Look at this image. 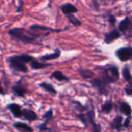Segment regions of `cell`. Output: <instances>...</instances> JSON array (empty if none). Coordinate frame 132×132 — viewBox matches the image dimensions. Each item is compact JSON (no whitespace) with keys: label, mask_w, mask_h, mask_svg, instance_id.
Segmentation results:
<instances>
[{"label":"cell","mask_w":132,"mask_h":132,"mask_svg":"<svg viewBox=\"0 0 132 132\" xmlns=\"http://www.w3.org/2000/svg\"><path fill=\"white\" fill-rule=\"evenodd\" d=\"M29 29L38 32H60L63 31L61 29H53L51 27H47L43 25L39 24H32L29 26Z\"/></svg>","instance_id":"obj_7"},{"label":"cell","mask_w":132,"mask_h":132,"mask_svg":"<svg viewBox=\"0 0 132 132\" xmlns=\"http://www.w3.org/2000/svg\"><path fill=\"white\" fill-rule=\"evenodd\" d=\"M118 29L124 34H132V19L127 16L125 19L121 21L118 25Z\"/></svg>","instance_id":"obj_6"},{"label":"cell","mask_w":132,"mask_h":132,"mask_svg":"<svg viewBox=\"0 0 132 132\" xmlns=\"http://www.w3.org/2000/svg\"><path fill=\"white\" fill-rule=\"evenodd\" d=\"M113 108H114L113 103L111 101H107L101 106V111H102V113H104L105 114H108L112 111Z\"/></svg>","instance_id":"obj_22"},{"label":"cell","mask_w":132,"mask_h":132,"mask_svg":"<svg viewBox=\"0 0 132 132\" xmlns=\"http://www.w3.org/2000/svg\"><path fill=\"white\" fill-rule=\"evenodd\" d=\"M92 86L96 88L99 93L100 95H108V87L109 85H108L105 81L102 78H94L91 80Z\"/></svg>","instance_id":"obj_5"},{"label":"cell","mask_w":132,"mask_h":132,"mask_svg":"<svg viewBox=\"0 0 132 132\" xmlns=\"http://www.w3.org/2000/svg\"><path fill=\"white\" fill-rule=\"evenodd\" d=\"M30 67L32 69V70H40V69H44L46 67H50L52 66L51 63H40L39 62L38 60H32L30 63Z\"/></svg>","instance_id":"obj_19"},{"label":"cell","mask_w":132,"mask_h":132,"mask_svg":"<svg viewBox=\"0 0 132 132\" xmlns=\"http://www.w3.org/2000/svg\"><path fill=\"white\" fill-rule=\"evenodd\" d=\"M79 73L80 75L84 78V79H90L92 78L94 75V72L89 69H84V68H80L79 69Z\"/></svg>","instance_id":"obj_21"},{"label":"cell","mask_w":132,"mask_h":132,"mask_svg":"<svg viewBox=\"0 0 132 132\" xmlns=\"http://www.w3.org/2000/svg\"><path fill=\"white\" fill-rule=\"evenodd\" d=\"M13 127L15 129L22 132H33V129L29 125H28L27 124H25L23 122H19V121L15 122L13 124Z\"/></svg>","instance_id":"obj_14"},{"label":"cell","mask_w":132,"mask_h":132,"mask_svg":"<svg viewBox=\"0 0 132 132\" xmlns=\"http://www.w3.org/2000/svg\"><path fill=\"white\" fill-rule=\"evenodd\" d=\"M121 36V33L119 29H113L111 31L104 33V43L107 44H111L114 40L119 39Z\"/></svg>","instance_id":"obj_8"},{"label":"cell","mask_w":132,"mask_h":132,"mask_svg":"<svg viewBox=\"0 0 132 132\" xmlns=\"http://www.w3.org/2000/svg\"><path fill=\"white\" fill-rule=\"evenodd\" d=\"M53 113L52 109H50L43 115V118L45 120L44 123H46V124H48L53 119Z\"/></svg>","instance_id":"obj_24"},{"label":"cell","mask_w":132,"mask_h":132,"mask_svg":"<svg viewBox=\"0 0 132 132\" xmlns=\"http://www.w3.org/2000/svg\"><path fill=\"white\" fill-rule=\"evenodd\" d=\"M108 20L109 22V23L111 25V26H114L115 23H116V17L113 15V14H111V13H108Z\"/></svg>","instance_id":"obj_25"},{"label":"cell","mask_w":132,"mask_h":132,"mask_svg":"<svg viewBox=\"0 0 132 132\" xmlns=\"http://www.w3.org/2000/svg\"><path fill=\"white\" fill-rule=\"evenodd\" d=\"M123 117L121 115H117L113 121L111 123V129L117 130L118 131H121L122 130L123 127Z\"/></svg>","instance_id":"obj_12"},{"label":"cell","mask_w":132,"mask_h":132,"mask_svg":"<svg viewBox=\"0 0 132 132\" xmlns=\"http://www.w3.org/2000/svg\"><path fill=\"white\" fill-rule=\"evenodd\" d=\"M92 2H93V7L95 9H98V8H99V3L97 2V0H92Z\"/></svg>","instance_id":"obj_30"},{"label":"cell","mask_w":132,"mask_h":132,"mask_svg":"<svg viewBox=\"0 0 132 132\" xmlns=\"http://www.w3.org/2000/svg\"><path fill=\"white\" fill-rule=\"evenodd\" d=\"M39 86L42 89H43L44 90H46V92H48L53 95H56L57 94V91L56 90V89L51 84H49L47 82H41L39 84Z\"/></svg>","instance_id":"obj_17"},{"label":"cell","mask_w":132,"mask_h":132,"mask_svg":"<svg viewBox=\"0 0 132 132\" xmlns=\"http://www.w3.org/2000/svg\"><path fill=\"white\" fill-rule=\"evenodd\" d=\"M130 85H131V84H130ZM131 86H132V84H131Z\"/></svg>","instance_id":"obj_31"},{"label":"cell","mask_w":132,"mask_h":132,"mask_svg":"<svg viewBox=\"0 0 132 132\" xmlns=\"http://www.w3.org/2000/svg\"><path fill=\"white\" fill-rule=\"evenodd\" d=\"M125 94L128 95V96H131L132 95V86L128 84L125 87Z\"/></svg>","instance_id":"obj_26"},{"label":"cell","mask_w":132,"mask_h":132,"mask_svg":"<svg viewBox=\"0 0 132 132\" xmlns=\"http://www.w3.org/2000/svg\"><path fill=\"white\" fill-rule=\"evenodd\" d=\"M61 55V51L59 49H56L55 52L53 53H50V54H46L43 55L42 56H40V60L43 61H48V60H56L58 59Z\"/></svg>","instance_id":"obj_15"},{"label":"cell","mask_w":132,"mask_h":132,"mask_svg":"<svg viewBox=\"0 0 132 132\" xmlns=\"http://www.w3.org/2000/svg\"><path fill=\"white\" fill-rule=\"evenodd\" d=\"M37 128H38V129L40 131H46V130H50L49 129V128L47 127V124H46V123H43V124H41V125H39L38 126H37Z\"/></svg>","instance_id":"obj_27"},{"label":"cell","mask_w":132,"mask_h":132,"mask_svg":"<svg viewBox=\"0 0 132 132\" xmlns=\"http://www.w3.org/2000/svg\"><path fill=\"white\" fill-rule=\"evenodd\" d=\"M119 70L118 67L115 65H111L102 71V79L108 85L112 83H115L119 80Z\"/></svg>","instance_id":"obj_3"},{"label":"cell","mask_w":132,"mask_h":132,"mask_svg":"<svg viewBox=\"0 0 132 132\" xmlns=\"http://www.w3.org/2000/svg\"><path fill=\"white\" fill-rule=\"evenodd\" d=\"M22 117L25 120L30 121V122L36 121L38 118L37 114L33 111L30 109H27V108H25L22 110Z\"/></svg>","instance_id":"obj_13"},{"label":"cell","mask_w":132,"mask_h":132,"mask_svg":"<svg viewBox=\"0 0 132 132\" xmlns=\"http://www.w3.org/2000/svg\"><path fill=\"white\" fill-rule=\"evenodd\" d=\"M67 18L68 19L69 22H70L72 25H73V26H80L81 24H82V22H81L74 15V14L67 15Z\"/></svg>","instance_id":"obj_23"},{"label":"cell","mask_w":132,"mask_h":132,"mask_svg":"<svg viewBox=\"0 0 132 132\" xmlns=\"http://www.w3.org/2000/svg\"><path fill=\"white\" fill-rule=\"evenodd\" d=\"M120 111L121 112L127 116H131L132 114V108L131 105L126 101H123L120 104Z\"/></svg>","instance_id":"obj_18"},{"label":"cell","mask_w":132,"mask_h":132,"mask_svg":"<svg viewBox=\"0 0 132 132\" xmlns=\"http://www.w3.org/2000/svg\"><path fill=\"white\" fill-rule=\"evenodd\" d=\"M60 9H61L62 12L63 14H65L66 15H70V14H74V13H76V12H78L77 8L73 4L70 3V2L64 3V4L61 5Z\"/></svg>","instance_id":"obj_11"},{"label":"cell","mask_w":132,"mask_h":132,"mask_svg":"<svg viewBox=\"0 0 132 132\" xmlns=\"http://www.w3.org/2000/svg\"><path fill=\"white\" fill-rule=\"evenodd\" d=\"M50 78H53L56 79V80L62 82V81H70V78L68 77H67L66 75H64L61 71L60 70H56L54 72L52 73V74L50 75Z\"/></svg>","instance_id":"obj_16"},{"label":"cell","mask_w":132,"mask_h":132,"mask_svg":"<svg viewBox=\"0 0 132 132\" xmlns=\"http://www.w3.org/2000/svg\"><path fill=\"white\" fill-rule=\"evenodd\" d=\"M129 126H130V118H129V116H128V118L125 119V121L123 124V127L125 128H128Z\"/></svg>","instance_id":"obj_29"},{"label":"cell","mask_w":132,"mask_h":132,"mask_svg":"<svg viewBox=\"0 0 132 132\" xmlns=\"http://www.w3.org/2000/svg\"><path fill=\"white\" fill-rule=\"evenodd\" d=\"M24 5V2L23 0H19V4L16 9V12H19L22 10V7Z\"/></svg>","instance_id":"obj_28"},{"label":"cell","mask_w":132,"mask_h":132,"mask_svg":"<svg viewBox=\"0 0 132 132\" xmlns=\"http://www.w3.org/2000/svg\"><path fill=\"white\" fill-rule=\"evenodd\" d=\"M20 82H21V80L17 82V84L15 85L12 86L11 90L15 96H17L19 97H24L25 94L27 92V89L25 86L22 85Z\"/></svg>","instance_id":"obj_9"},{"label":"cell","mask_w":132,"mask_h":132,"mask_svg":"<svg viewBox=\"0 0 132 132\" xmlns=\"http://www.w3.org/2000/svg\"><path fill=\"white\" fill-rule=\"evenodd\" d=\"M122 75L124 79L129 84H132V76L131 73V70L130 68L128 65H125L123 69H122Z\"/></svg>","instance_id":"obj_20"},{"label":"cell","mask_w":132,"mask_h":132,"mask_svg":"<svg viewBox=\"0 0 132 132\" xmlns=\"http://www.w3.org/2000/svg\"><path fill=\"white\" fill-rule=\"evenodd\" d=\"M6 108L11 112V114L13 115V117L17 118L22 117V110L21 109L20 105H19L17 104L11 103L6 106Z\"/></svg>","instance_id":"obj_10"},{"label":"cell","mask_w":132,"mask_h":132,"mask_svg":"<svg viewBox=\"0 0 132 132\" xmlns=\"http://www.w3.org/2000/svg\"><path fill=\"white\" fill-rule=\"evenodd\" d=\"M115 55L121 62H126L132 59V47H121L115 51Z\"/></svg>","instance_id":"obj_4"},{"label":"cell","mask_w":132,"mask_h":132,"mask_svg":"<svg viewBox=\"0 0 132 132\" xmlns=\"http://www.w3.org/2000/svg\"><path fill=\"white\" fill-rule=\"evenodd\" d=\"M8 35L14 40L24 44H40L50 32H38L22 27H15L8 30Z\"/></svg>","instance_id":"obj_1"},{"label":"cell","mask_w":132,"mask_h":132,"mask_svg":"<svg viewBox=\"0 0 132 132\" xmlns=\"http://www.w3.org/2000/svg\"><path fill=\"white\" fill-rule=\"evenodd\" d=\"M35 58L29 54L22 53L19 55H14L10 56L6 58V62L9 65V67L13 70L22 72V73H27L28 68L26 67L27 63H30Z\"/></svg>","instance_id":"obj_2"}]
</instances>
